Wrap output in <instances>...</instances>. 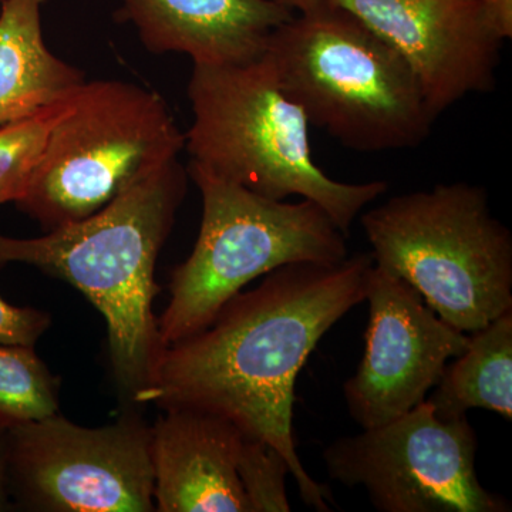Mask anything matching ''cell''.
Segmentation results:
<instances>
[{"label":"cell","mask_w":512,"mask_h":512,"mask_svg":"<svg viewBox=\"0 0 512 512\" xmlns=\"http://www.w3.org/2000/svg\"><path fill=\"white\" fill-rule=\"evenodd\" d=\"M370 254L335 264H289L254 291L232 296L194 335L158 350L133 406L190 409L231 421L284 456L303 503L332 511V493L309 476L293 436L295 384L320 339L365 302Z\"/></svg>","instance_id":"6da1fadb"},{"label":"cell","mask_w":512,"mask_h":512,"mask_svg":"<svg viewBox=\"0 0 512 512\" xmlns=\"http://www.w3.org/2000/svg\"><path fill=\"white\" fill-rule=\"evenodd\" d=\"M187 187V168L175 158L86 220L39 238H0V266H36L69 282L99 309L114 380L130 406L160 350L154 272Z\"/></svg>","instance_id":"7a4b0ae2"},{"label":"cell","mask_w":512,"mask_h":512,"mask_svg":"<svg viewBox=\"0 0 512 512\" xmlns=\"http://www.w3.org/2000/svg\"><path fill=\"white\" fill-rule=\"evenodd\" d=\"M265 56L309 124L350 150L382 153L420 146L436 121L403 56L329 0L279 26Z\"/></svg>","instance_id":"3957f363"},{"label":"cell","mask_w":512,"mask_h":512,"mask_svg":"<svg viewBox=\"0 0 512 512\" xmlns=\"http://www.w3.org/2000/svg\"><path fill=\"white\" fill-rule=\"evenodd\" d=\"M188 99L191 161L271 200L299 195L316 202L346 237L363 208L389 188L386 181L340 183L318 167L311 124L279 86L265 55L234 66L194 64Z\"/></svg>","instance_id":"277c9868"},{"label":"cell","mask_w":512,"mask_h":512,"mask_svg":"<svg viewBox=\"0 0 512 512\" xmlns=\"http://www.w3.org/2000/svg\"><path fill=\"white\" fill-rule=\"evenodd\" d=\"M373 261L461 332L512 311V235L467 183L397 195L360 217Z\"/></svg>","instance_id":"5b68a950"},{"label":"cell","mask_w":512,"mask_h":512,"mask_svg":"<svg viewBox=\"0 0 512 512\" xmlns=\"http://www.w3.org/2000/svg\"><path fill=\"white\" fill-rule=\"evenodd\" d=\"M202 197L195 247L171 275V298L157 319L160 349L207 328L254 279L289 264H335L348 256L346 235L311 200L276 201L217 177L190 161Z\"/></svg>","instance_id":"8992f818"},{"label":"cell","mask_w":512,"mask_h":512,"mask_svg":"<svg viewBox=\"0 0 512 512\" xmlns=\"http://www.w3.org/2000/svg\"><path fill=\"white\" fill-rule=\"evenodd\" d=\"M185 148L167 101L124 80L74 93L16 207L46 232L92 217Z\"/></svg>","instance_id":"52a82bcc"},{"label":"cell","mask_w":512,"mask_h":512,"mask_svg":"<svg viewBox=\"0 0 512 512\" xmlns=\"http://www.w3.org/2000/svg\"><path fill=\"white\" fill-rule=\"evenodd\" d=\"M477 450L467 416L439 419L426 400L389 423L333 441L323 461L332 480L365 488L380 512H510V501L478 480Z\"/></svg>","instance_id":"ba28073f"},{"label":"cell","mask_w":512,"mask_h":512,"mask_svg":"<svg viewBox=\"0 0 512 512\" xmlns=\"http://www.w3.org/2000/svg\"><path fill=\"white\" fill-rule=\"evenodd\" d=\"M13 505L37 512H151V427L136 410L103 427L59 412L9 429Z\"/></svg>","instance_id":"9c48e42d"},{"label":"cell","mask_w":512,"mask_h":512,"mask_svg":"<svg viewBox=\"0 0 512 512\" xmlns=\"http://www.w3.org/2000/svg\"><path fill=\"white\" fill-rule=\"evenodd\" d=\"M365 353L343 386L350 417L373 429L426 402L470 335L448 325L403 279L373 265L367 285Z\"/></svg>","instance_id":"30bf717a"},{"label":"cell","mask_w":512,"mask_h":512,"mask_svg":"<svg viewBox=\"0 0 512 512\" xmlns=\"http://www.w3.org/2000/svg\"><path fill=\"white\" fill-rule=\"evenodd\" d=\"M393 46L434 119L468 94L490 93L504 40L481 0H329Z\"/></svg>","instance_id":"8fae6325"},{"label":"cell","mask_w":512,"mask_h":512,"mask_svg":"<svg viewBox=\"0 0 512 512\" xmlns=\"http://www.w3.org/2000/svg\"><path fill=\"white\" fill-rule=\"evenodd\" d=\"M164 412L151 427L156 511L251 512L238 477V427L197 410Z\"/></svg>","instance_id":"7c38bea8"},{"label":"cell","mask_w":512,"mask_h":512,"mask_svg":"<svg viewBox=\"0 0 512 512\" xmlns=\"http://www.w3.org/2000/svg\"><path fill=\"white\" fill-rule=\"evenodd\" d=\"M116 15L154 55L234 66L261 59L272 33L295 13L271 0H121Z\"/></svg>","instance_id":"4fadbf2b"},{"label":"cell","mask_w":512,"mask_h":512,"mask_svg":"<svg viewBox=\"0 0 512 512\" xmlns=\"http://www.w3.org/2000/svg\"><path fill=\"white\" fill-rule=\"evenodd\" d=\"M45 2H0V126L69 99L86 83L82 70L46 46Z\"/></svg>","instance_id":"5bb4252c"},{"label":"cell","mask_w":512,"mask_h":512,"mask_svg":"<svg viewBox=\"0 0 512 512\" xmlns=\"http://www.w3.org/2000/svg\"><path fill=\"white\" fill-rule=\"evenodd\" d=\"M427 402L439 419L485 409L512 419V311L470 333L461 355L444 367Z\"/></svg>","instance_id":"9a60e30c"},{"label":"cell","mask_w":512,"mask_h":512,"mask_svg":"<svg viewBox=\"0 0 512 512\" xmlns=\"http://www.w3.org/2000/svg\"><path fill=\"white\" fill-rule=\"evenodd\" d=\"M60 382L35 349L0 343V427L42 420L59 412Z\"/></svg>","instance_id":"2e32d148"},{"label":"cell","mask_w":512,"mask_h":512,"mask_svg":"<svg viewBox=\"0 0 512 512\" xmlns=\"http://www.w3.org/2000/svg\"><path fill=\"white\" fill-rule=\"evenodd\" d=\"M73 96L0 126V205L19 201L28 190L52 128Z\"/></svg>","instance_id":"e0dca14e"},{"label":"cell","mask_w":512,"mask_h":512,"mask_svg":"<svg viewBox=\"0 0 512 512\" xmlns=\"http://www.w3.org/2000/svg\"><path fill=\"white\" fill-rule=\"evenodd\" d=\"M238 477L251 512H289L288 463L271 444L245 437L238 457Z\"/></svg>","instance_id":"ac0fdd59"},{"label":"cell","mask_w":512,"mask_h":512,"mask_svg":"<svg viewBox=\"0 0 512 512\" xmlns=\"http://www.w3.org/2000/svg\"><path fill=\"white\" fill-rule=\"evenodd\" d=\"M50 315L33 308H19L0 296V343L35 348L49 329Z\"/></svg>","instance_id":"d6986e66"},{"label":"cell","mask_w":512,"mask_h":512,"mask_svg":"<svg viewBox=\"0 0 512 512\" xmlns=\"http://www.w3.org/2000/svg\"><path fill=\"white\" fill-rule=\"evenodd\" d=\"M485 16L501 39L512 37V0H481Z\"/></svg>","instance_id":"ffe728a7"},{"label":"cell","mask_w":512,"mask_h":512,"mask_svg":"<svg viewBox=\"0 0 512 512\" xmlns=\"http://www.w3.org/2000/svg\"><path fill=\"white\" fill-rule=\"evenodd\" d=\"M10 440L9 429L0 427V512L13 510L9 484Z\"/></svg>","instance_id":"44dd1931"},{"label":"cell","mask_w":512,"mask_h":512,"mask_svg":"<svg viewBox=\"0 0 512 512\" xmlns=\"http://www.w3.org/2000/svg\"><path fill=\"white\" fill-rule=\"evenodd\" d=\"M271 2L282 6V8L291 10L293 13H298L302 12V10L312 8L319 0H271Z\"/></svg>","instance_id":"7402d4cb"},{"label":"cell","mask_w":512,"mask_h":512,"mask_svg":"<svg viewBox=\"0 0 512 512\" xmlns=\"http://www.w3.org/2000/svg\"><path fill=\"white\" fill-rule=\"evenodd\" d=\"M0 238H2V235H0ZM0 268H2V266H0Z\"/></svg>","instance_id":"603a6c76"},{"label":"cell","mask_w":512,"mask_h":512,"mask_svg":"<svg viewBox=\"0 0 512 512\" xmlns=\"http://www.w3.org/2000/svg\"><path fill=\"white\" fill-rule=\"evenodd\" d=\"M0 2H3V0H0Z\"/></svg>","instance_id":"cb8c5ba5"}]
</instances>
